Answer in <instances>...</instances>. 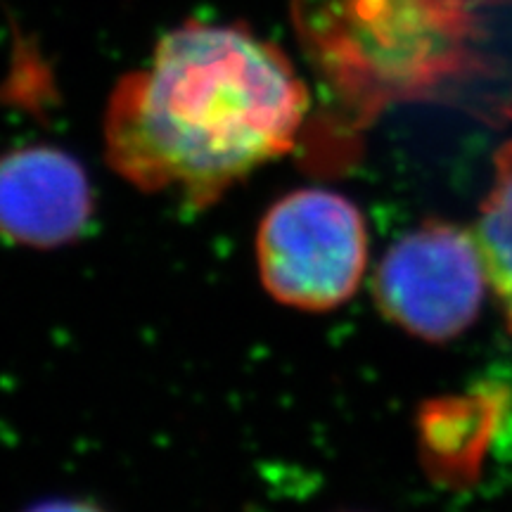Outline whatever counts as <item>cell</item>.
Masks as SVG:
<instances>
[{"label":"cell","mask_w":512,"mask_h":512,"mask_svg":"<svg viewBox=\"0 0 512 512\" xmlns=\"http://www.w3.org/2000/svg\"><path fill=\"white\" fill-rule=\"evenodd\" d=\"M309 91L275 43L233 24L188 22L157 43L107 112V159L140 190L207 207L290 152Z\"/></svg>","instance_id":"1"},{"label":"cell","mask_w":512,"mask_h":512,"mask_svg":"<svg viewBox=\"0 0 512 512\" xmlns=\"http://www.w3.org/2000/svg\"><path fill=\"white\" fill-rule=\"evenodd\" d=\"M501 0H292L313 67L361 112L437 93L484 67L486 17Z\"/></svg>","instance_id":"2"},{"label":"cell","mask_w":512,"mask_h":512,"mask_svg":"<svg viewBox=\"0 0 512 512\" xmlns=\"http://www.w3.org/2000/svg\"><path fill=\"white\" fill-rule=\"evenodd\" d=\"M368 228L349 197L299 188L273 202L256 230V268L275 302L299 311H332L361 285Z\"/></svg>","instance_id":"3"},{"label":"cell","mask_w":512,"mask_h":512,"mask_svg":"<svg viewBox=\"0 0 512 512\" xmlns=\"http://www.w3.org/2000/svg\"><path fill=\"white\" fill-rule=\"evenodd\" d=\"M486 283L475 238L451 223L430 221L384 252L373 292L384 318L408 335L448 342L475 323Z\"/></svg>","instance_id":"4"},{"label":"cell","mask_w":512,"mask_h":512,"mask_svg":"<svg viewBox=\"0 0 512 512\" xmlns=\"http://www.w3.org/2000/svg\"><path fill=\"white\" fill-rule=\"evenodd\" d=\"M95 202L79 159L53 145L0 155V238L22 247L55 249L93 219Z\"/></svg>","instance_id":"5"},{"label":"cell","mask_w":512,"mask_h":512,"mask_svg":"<svg viewBox=\"0 0 512 512\" xmlns=\"http://www.w3.org/2000/svg\"><path fill=\"white\" fill-rule=\"evenodd\" d=\"M477 245L512 328V140L496 152L494 188L479 211Z\"/></svg>","instance_id":"6"},{"label":"cell","mask_w":512,"mask_h":512,"mask_svg":"<svg viewBox=\"0 0 512 512\" xmlns=\"http://www.w3.org/2000/svg\"><path fill=\"white\" fill-rule=\"evenodd\" d=\"M27 512H105L91 501H74V498H53L29 508Z\"/></svg>","instance_id":"7"}]
</instances>
